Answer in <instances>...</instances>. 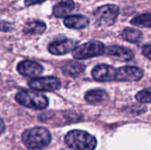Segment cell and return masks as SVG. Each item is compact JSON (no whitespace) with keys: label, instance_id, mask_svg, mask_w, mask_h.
<instances>
[{"label":"cell","instance_id":"cell-18","mask_svg":"<svg viewBox=\"0 0 151 150\" xmlns=\"http://www.w3.org/2000/svg\"><path fill=\"white\" fill-rule=\"evenodd\" d=\"M150 13L147 12L140 16L134 17L130 22L132 25H134V26L150 28Z\"/></svg>","mask_w":151,"mask_h":150},{"label":"cell","instance_id":"cell-3","mask_svg":"<svg viewBox=\"0 0 151 150\" xmlns=\"http://www.w3.org/2000/svg\"><path fill=\"white\" fill-rule=\"evenodd\" d=\"M15 100L20 105L34 110H44L49 106V99L44 95L29 90L17 93Z\"/></svg>","mask_w":151,"mask_h":150},{"label":"cell","instance_id":"cell-16","mask_svg":"<svg viewBox=\"0 0 151 150\" xmlns=\"http://www.w3.org/2000/svg\"><path fill=\"white\" fill-rule=\"evenodd\" d=\"M46 29V24L41 20L30 21L25 24L23 32L26 34H41Z\"/></svg>","mask_w":151,"mask_h":150},{"label":"cell","instance_id":"cell-8","mask_svg":"<svg viewBox=\"0 0 151 150\" xmlns=\"http://www.w3.org/2000/svg\"><path fill=\"white\" fill-rule=\"evenodd\" d=\"M18 72L26 77H37L43 72V66L39 63L30 60H25L19 63L17 65Z\"/></svg>","mask_w":151,"mask_h":150},{"label":"cell","instance_id":"cell-20","mask_svg":"<svg viewBox=\"0 0 151 150\" xmlns=\"http://www.w3.org/2000/svg\"><path fill=\"white\" fill-rule=\"evenodd\" d=\"M13 29V24L0 19V32H9Z\"/></svg>","mask_w":151,"mask_h":150},{"label":"cell","instance_id":"cell-22","mask_svg":"<svg viewBox=\"0 0 151 150\" xmlns=\"http://www.w3.org/2000/svg\"><path fill=\"white\" fill-rule=\"evenodd\" d=\"M44 1H46V0H25V5L26 6H30V5L41 4V3H42Z\"/></svg>","mask_w":151,"mask_h":150},{"label":"cell","instance_id":"cell-25","mask_svg":"<svg viewBox=\"0 0 151 150\" xmlns=\"http://www.w3.org/2000/svg\"><path fill=\"white\" fill-rule=\"evenodd\" d=\"M61 150H64V149H61Z\"/></svg>","mask_w":151,"mask_h":150},{"label":"cell","instance_id":"cell-1","mask_svg":"<svg viewBox=\"0 0 151 150\" xmlns=\"http://www.w3.org/2000/svg\"><path fill=\"white\" fill-rule=\"evenodd\" d=\"M51 134L47 128L35 126L25 130L21 134L24 146L30 150H41L51 142Z\"/></svg>","mask_w":151,"mask_h":150},{"label":"cell","instance_id":"cell-14","mask_svg":"<svg viewBox=\"0 0 151 150\" xmlns=\"http://www.w3.org/2000/svg\"><path fill=\"white\" fill-rule=\"evenodd\" d=\"M108 99V94L106 91L102 89H93L89 90L85 95V100L91 103V104H96L103 103Z\"/></svg>","mask_w":151,"mask_h":150},{"label":"cell","instance_id":"cell-23","mask_svg":"<svg viewBox=\"0 0 151 150\" xmlns=\"http://www.w3.org/2000/svg\"><path fill=\"white\" fill-rule=\"evenodd\" d=\"M5 124H4V120L2 119V118H0V136L4 133V131H5Z\"/></svg>","mask_w":151,"mask_h":150},{"label":"cell","instance_id":"cell-4","mask_svg":"<svg viewBox=\"0 0 151 150\" xmlns=\"http://www.w3.org/2000/svg\"><path fill=\"white\" fill-rule=\"evenodd\" d=\"M119 14V8L115 4H105L98 7L93 12L95 25L100 27L113 25Z\"/></svg>","mask_w":151,"mask_h":150},{"label":"cell","instance_id":"cell-10","mask_svg":"<svg viewBox=\"0 0 151 150\" xmlns=\"http://www.w3.org/2000/svg\"><path fill=\"white\" fill-rule=\"evenodd\" d=\"M76 47V42L70 39H63L51 42L48 46V50L50 53L57 56L65 55L69 53Z\"/></svg>","mask_w":151,"mask_h":150},{"label":"cell","instance_id":"cell-5","mask_svg":"<svg viewBox=\"0 0 151 150\" xmlns=\"http://www.w3.org/2000/svg\"><path fill=\"white\" fill-rule=\"evenodd\" d=\"M106 47L104 43L98 41L85 42L76 46L73 50V57L76 59H88L101 56L105 53Z\"/></svg>","mask_w":151,"mask_h":150},{"label":"cell","instance_id":"cell-7","mask_svg":"<svg viewBox=\"0 0 151 150\" xmlns=\"http://www.w3.org/2000/svg\"><path fill=\"white\" fill-rule=\"evenodd\" d=\"M143 75V71L137 66H123L116 70L115 80L119 81H137Z\"/></svg>","mask_w":151,"mask_h":150},{"label":"cell","instance_id":"cell-17","mask_svg":"<svg viewBox=\"0 0 151 150\" xmlns=\"http://www.w3.org/2000/svg\"><path fill=\"white\" fill-rule=\"evenodd\" d=\"M122 37L131 43H138L142 39V33L138 29L127 27L122 32Z\"/></svg>","mask_w":151,"mask_h":150},{"label":"cell","instance_id":"cell-12","mask_svg":"<svg viewBox=\"0 0 151 150\" xmlns=\"http://www.w3.org/2000/svg\"><path fill=\"white\" fill-rule=\"evenodd\" d=\"M74 3L73 0H58L53 6L52 12L57 18H63L69 15L74 9Z\"/></svg>","mask_w":151,"mask_h":150},{"label":"cell","instance_id":"cell-6","mask_svg":"<svg viewBox=\"0 0 151 150\" xmlns=\"http://www.w3.org/2000/svg\"><path fill=\"white\" fill-rule=\"evenodd\" d=\"M27 85L32 89L37 91H56L60 88L61 81L57 77L47 76L31 80L28 81Z\"/></svg>","mask_w":151,"mask_h":150},{"label":"cell","instance_id":"cell-21","mask_svg":"<svg viewBox=\"0 0 151 150\" xmlns=\"http://www.w3.org/2000/svg\"><path fill=\"white\" fill-rule=\"evenodd\" d=\"M142 54L148 58L150 59L151 58V44L148 43L146 45H144L142 47Z\"/></svg>","mask_w":151,"mask_h":150},{"label":"cell","instance_id":"cell-13","mask_svg":"<svg viewBox=\"0 0 151 150\" xmlns=\"http://www.w3.org/2000/svg\"><path fill=\"white\" fill-rule=\"evenodd\" d=\"M64 24L68 28L82 29L89 25V19L83 15H69L65 17Z\"/></svg>","mask_w":151,"mask_h":150},{"label":"cell","instance_id":"cell-24","mask_svg":"<svg viewBox=\"0 0 151 150\" xmlns=\"http://www.w3.org/2000/svg\"><path fill=\"white\" fill-rule=\"evenodd\" d=\"M84 1H89V0H84Z\"/></svg>","mask_w":151,"mask_h":150},{"label":"cell","instance_id":"cell-19","mask_svg":"<svg viewBox=\"0 0 151 150\" xmlns=\"http://www.w3.org/2000/svg\"><path fill=\"white\" fill-rule=\"evenodd\" d=\"M135 98L140 103H150V88H148L146 89L141 90L139 93L136 94Z\"/></svg>","mask_w":151,"mask_h":150},{"label":"cell","instance_id":"cell-11","mask_svg":"<svg viewBox=\"0 0 151 150\" xmlns=\"http://www.w3.org/2000/svg\"><path fill=\"white\" fill-rule=\"evenodd\" d=\"M105 52L106 55L114 57L122 61H129L133 59V57H134V53L132 50L118 45H113L109 47L107 50H105Z\"/></svg>","mask_w":151,"mask_h":150},{"label":"cell","instance_id":"cell-15","mask_svg":"<svg viewBox=\"0 0 151 150\" xmlns=\"http://www.w3.org/2000/svg\"><path fill=\"white\" fill-rule=\"evenodd\" d=\"M62 70L65 75H67L70 77H77L84 72L85 66L82 64L73 62V61H69L63 65Z\"/></svg>","mask_w":151,"mask_h":150},{"label":"cell","instance_id":"cell-9","mask_svg":"<svg viewBox=\"0 0 151 150\" xmlns=\"http://www.w3.org/2000/svg\"><path fill=\"white\" fill-rule=\"evenodd\" d=\"M116 69L108 65H98L92 71V76L96 81L106 82L115 80Z\"/></svg>","mask_w":151,"mask_h":150},{"label":"cell","instance_id":"cell-2","mask_svg":"<svg viewBox=\"0 0 151 150\" xmlns=\"http://www.w3.org/2000/svg\"><path fill=\"white\" fill-rule=\"evenodd\" d=\"M64 141L72 150H95L97 145V141L94 135L78 129L68 132Z\"/></svg>","mask_w":151,"mask_h":150}]
</instances>
